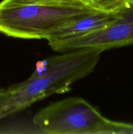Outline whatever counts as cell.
I'll list each match as a JSON object with an SVG mask.
<instances>
[{"label":"cell","instance_id":"1","mask_svg":"<svg viewBox=\"0 0 133 134\" xmlns=\"http://www.w3.org/2000/svg\"><path fill=\"white\" fill-rule=\"evenodd\" d=\"M101 51L80 49L46 58L44 71L33 74L23 82L9 88V98L0 112V120L26 109L53 94L71 90L72 84L92 73Z\"/></svg>","mask_w":133,"mask_h":134},{"label":"cell","instance_id":"2","mask_svg":"<svg viewBox=\"0 0 133 134\" xmlns=\"http://www.w3.org/2000/svg\"><path fill=\"white\" fill-rule=\"evenodd\" d=\"M97 9L86 2L76 4L0 2V33L14 38L46 39L59 27L91 14Z\"/></svg>","mask_w":133,"mask_h":134},{"label":"cell","instance_id":"3","mask_svg":"<svg viewBox=\"0 0 133 134\" xmlns=\"http://www.w3.org/2000/svg\"><path fill=\"white\" fill-rule=\"evenodd\" d=\"M109 119L86 99L72 97L39 110L33 122L46 134H101Z\"/></svg>","mask_w":133,"mask_h":134},{"label":"cell","instance_id":"4","mask_svg":"<svg viewBox=\"0 0 133 134\" xmlns=\"http://www.w3.org/2000/svg\"><path fill=\"white\" fill-rule=\"evenodd\" d=\"M56 52L93 49L103 52L133 44V7L118 11L116 19L107 26L81 36L48 41Z\"/></svg>","mask_w":133,"mask_h":134},{"label":"cell","instance_id":"5","mask_svg":"<svg viewBox=\"0 0 133 134\" xmlns=\"http://www.w3.org/2000/svg\"><path fill=\"white\" fill-rule=\"evenodd\" d=\"M117 12L97 10L87 16L73 21L55 30L47 41L64 39L81 36L107 26L116 19Z\"/></svg>","mask_w":133,"mask_h":134},{"label":"cell","instance_id":"6","mask_svg":"<svg viewBox=\"0 0 133 134\" xmlns=\"http://www.w3.org/2000/svg\"><path fill=\"white\" fill-rule=\"evenodd\" d=\"M91 7L99 10L117 12L133 7V0H86Z\"/></svg>","mask_w":133,"mask_h":134},{"label":"cell","instance_id":"7","mask_svg":"<svg viewBox=\"0 0 133 134\" xmlns=\"http://www.w3.org/2000/svg\"><path fill=\"white\" fill-rule=\"evenodd\" d=\"M14 3L22 4L40 3L53 4V5H65V4H76L86 2L83 0H10Z\"/></svg>","mask_w":133,"mask_h":134},{"label":"cell","instance_id":"8","mask_svg":"<svg viewBox=\"0 0 133 134\" xmlns=\"http://www.w3.org/2000/svg\"><path fill=\"white\" fill-rule=\"evenodd\" d=\"M9 98V92L8 89L0 88V112L6 105Z\"/></svg>","mask_w":133,"mask_h":134},{"label":"cell","instance_id":"9","mask_svg":"<svg viewBox=\"0 0 133 134\" xmlns=\"http://www.w3.org/2000/svg\"><path fill=\"white\" fill-rule=\"evenodd\" d=\"M83 1H86V0H83ZM86 3H87V2H86Z\"/></svg>","mask_w":133,"mask_h":134}]
</instances>
